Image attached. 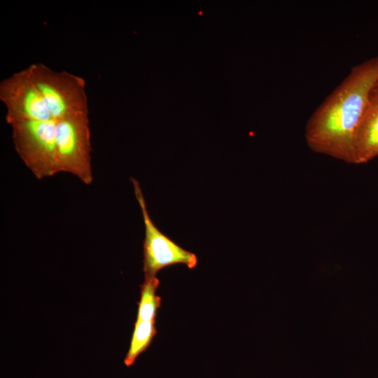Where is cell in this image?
Masks as SVG:
<instances>
[{
	"label": "cell",
	"instance_id": "6",
	"mask_svg": "<svg viewBox=\"0 0 378 378\" xmlns=\"http://www.w3.org/2000/svg\"><path fill=\"white\" fill-rule=\"evenodd\" d=\"M0 100L6 106V120L10 125L22 121L52 120L27 68L13 74L0 83Z\"/></svg>",
	"mask_w": 378,
	"mask_h": 378
},
{
	"label": "cell",
	"instance_id": "5",
	"mask_svg": "<svg viewBox=\"0 0 378 378\" xmlns=\"http://www.w3.org/2000/svg\"><path fill=\"white\" fill-rule=\"evenodd\" d=\"M134 194L142 213L145 227L144 240V267L145 277L156 276L162 268L184 264L193 269L197 264L195 254L185 250L164 234L151 220L139 182L132 178Z\"/></svg>",
	"mask_w": 378,
	"mask_h": 378
},
{
	"label": "cell",
	"instance_id": "9",
	"mask_svg": "<svg viewBox=\"0 0 378 378\" xmlns=\"http://www.w3.org/2000/svg\"><path fill=\"white\" fill-rule=\"evenodd\" d=\"M160 281L156 276L145 277L141 289L136 320L155 321L161 298L156 295Z\"/></svg>",
	"mask_w": 378,
	"mask_h": 378
},
{
	"label": "cell",
	"instance_id": "7",
	"mask_svg": "<svg viewBox=\"0 0 378 378\" xmlns=\"http://www.w3.org/2000/svg\"><path fill=\"white\" fill-rule=\"evenodd\" d=\"M378 156V84L372 90L354 142L353 164H365Z\"/></svg>",
	"mask_w": 378,
	"mask_h": 378
},
{
	"label": "cell",
	"instance_id": "8",
	"mask_svg": "<svg viewBox=\"0 0 378 378\" xmlns=\"http://www.w3.org/2000/svg\"><path fill=\"white\" fill-rule=\"evenodd\" d=\"M156 332L155 321H136L130 348L124 360L127 366L134 364L138 356L148 347Z\"/></svg>",
	"mask_w": 378,
	"mask_h": 378
},
{
	"label": "cell",
	"instance_id": "4",
	"mask_svg": "<svg viewBox=\"0 0 378 378\" xmlns=\"http://www.w3.org/2000/svg\"><path fill=\"white\" fill-rule=\"evenodd\" d=\"M55 122L58 173H69L84 184H91L93 174L88 115L68 117Z\"/></svg>",
	"mask_w": 378,
	"mask_h": 378
},
{
	"label": "cell",
	"instance_id": "2",
	"mask_svg": "<svg viewBox=\"0 0 378 378\" xmlns=\"http://www.w3.org/2000/svg\"><path fill=\"white\" fill-rule=\"evenodd\" d=\"M52 120L88 115L85 80L66 71L52 70L43 63L27 67Z\"/></svg>",
	"mask_w": 378,
	"mask_h": 378
},
{
	"label": "cell",
	"instance_id": "1",
	"mask_svg": "<svg viewBox=\"0 0 378 378\" xmlns=\"http://www.w3.org/2000/svg\"><path fill=\"white\" fill-rule=\"evenodd\" d=\"M378 84V56L354 66L309 118L304 137L315 153L353 164L356 134Z\"/></svg>",
	"mask_w": 378,
	"mask_h": 378
},
{
	"label": "cell",
	"instance_id": "3",
	"mask_svg": "<svg viewBox=\"0 0 378 378\" xmlns=\"http://www.w3.org/2000/svg\"><path fill=\"white\" fill-rule=\"evenodd\" d=\"M10 125L15 150L34 176L43 179L57 174L56 122L29 120Z\"/></svg>",
	"mask_w": 378,
	"mask_h": 378
}]
</instances>
